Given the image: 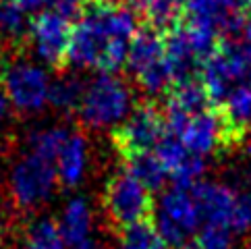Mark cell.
<instances>
[{
  "instance_id": "cell-22",
  "label": "cell",
  "mask_w": 251,
  "mask_h": 249,
  "mask_svg": "<svg viewBox=\"0 0 251 249\" xmlns=\"http://www.w3.org/2000/svg\"><path fill=\"white\" fill-rule=\"evenodd\" d=\"M25 249H67V245L56 222L50 218H40L27 226Z\"/></svg>"
},
{
  "instance_id": "cell-21",
  "label": "cell",
  "mask_w": 251,
  "mask_h": 249,
  "mask_svg": "<svg viewBox=\"0 0 251 249\" xmlns=\"http://www.w3.org/2000/svg\"><path fill=\"white\" fill-rule=\"evenodd\" d=\"M185 4L187 0H148L141 13L150 21V27L158 31H168L181 21Z\"/></svg>"
},
{
  "instance_id": "cell-11",
  "label": "cell",
  "mask_w": 251,
  "mask_h": 249,
  "mask_svg": "<svg viewBox=\"0 0 251 249\" xmlns=\"http://www.w3.org/2000/svg\"><path fill=\"white\" fill-rule=\"evenodd\" d=\"M52 81L40 65L19 60L4 67L2 71V90L17 110L38 112L50 104Z\"/></svg>"
},
{
  "instance_id": "cell-13",
  "label": "cell",
  "mask_w": 251,
  "mask_h": 249,
  "mask_svg": "<svg viewBox=\"0 0 251 249\" xmlns=\"http://www.w3.org/2000/svg\"><path fill=\"white\" fill-rule=\"evenodd\" d=\"M160 162L164 164L168 176L178 187H193L201 181V174L205 171V158L195 156L187 149L181 139L175 135H168L160 141V146L154 149Z\"/></svg>"
},
{
  "instance_id": "cell-23",
  "label": "cell",
  "mask_w": 251,
  "mask_h": 249,
  "mask_svg": "<svg viewBox=\"0 0 251 249\" xmlns=\"http://www.w3.org/2000/svg\"><path fill=\"white\" fill-rule=\"evenodd\" d=\"M29 31L25 11L15 0H0V42H17Z\"/></svg>"
},
{
  "instance_id": "cell-24",
  "label": "cell",
  "mask_w": 251,
  "mask_h": 249,
  "mask_svg": "<svg viewBox=\"0 0 251 249\" xmlns=\"http://www.w3.org/2000/svg\"><path fill=\"white\" fill-rule=\"evenodd\" d=\"M69 135L71 131L67 127H46L35 131L29 137L31 152L50 160V162H56V156L65 146V141L69 139Z\"/></svg>"
},
{
  "instance_id": "cell-29",
  "label": "cell",
  "mask_w": 251,
  "mask_h": 249,
  "mask_svg": "<svg viewBox=\"0 0 251 249\" xmlns=\"http://www.w3.org/2000/svg\"><path fill=\"white\" fill-rule=\"evenodd\" d=\"M8 98H6V94H4V90H2V85H0V119H4L6 117V112H8Z\"/></svg>"
},
{
  "instance_id": "cell-33",
  "label": "cell",
  "mask_w": 251,
  "mask_h": 249,
  "mask_svg": "<svg viewBox=\"0 0 251 249\" xmlns=\"http://www.w3.org/2000/svg\"><path fill=\"white\" fill-rule=\"evenodd\" d=\"M247 198H249V201H251V193H249V195H247Z\"/></svg>"
},
{
  "instance_id": "cell-3",
  "label": "cell",
  "mask_w": 251,
  "mask_h": 249,
  "mask_svg": "<svg viewBox=\"0 0 251 249\" xmlns=\"http://www.w3.org/2000/svg\"><path fill=\"white\" fill-rule=\"evenodd\" d=\"M127 69L135 83L148 96H160L170 92L175 85V71L168 60L164 31L146 27L137 31L129 46Z\"/></svg>"
},
{
  "instance_id": "cell-17",
  "label": "cell",
  "mask_w": 251,
  "mask_h": 249,
  "mask_svg": "<svg viewBox=\"0 0 251 249\" xmlns=\"http://www.w3.org/2000/svg\"><path fill=\"white\" fill-rule=\"evenodd\" d=\"M222 114L241 137L251 127V83H241L222 102Z\"/></svg>"
},
{
  "instance_id": "cell-1",
  "label": "cell",
  "mask_w": 251,
  "mask_h": 249,
  "mask_svg": "<svg viewBox=\"0 0 251 249\" xmlns=\"http://www.w3.org/2000/svg\"><path fill=\"white\" fill-rule=\"evenodd\" d=\"M137 35L131 8L89 2L73 25L67 62L75 69L114 73L127 65L129 46Z\"/></svg>"
},
{
  "instance_id": "cell-28",
  "label": "cell",
  "mask_w": 251,
  "mask_h": 249,
  "mask_svg": "<svg viewBox=\"0 0 251 249\" xmlns=\"http://www.w3.org/2000/svg\"><path fill=\"white\" fill-rule=\"evenodd\" d=\"M17 4H19L23 11H42V8L46 6H52L54 0H15Z\"/></svg>"
},
{
  "instance_id": "cell-16",
  "label": "cell",
  "mask_w": 251,
  "mask_h": 249,
  "mask_svg": "<svg viewBox=\"0 0 251 249\" xmlns=\"http://www.w3.org/2000/svg\"><path fill=\"white\" fill-rule=\"evenodd\" d=\"M56 174L58 183L65 187H77L85 179L89 164V144L81 133L71 131L69 139L56 156Z\"/></svg>"
},
{
  "instance_id": "cell-8",
  "label": "cell",
  "mask_w": 251,
  "mask_h": 249,
  "mask_svg": "<svg viewBox=\"0 0 251 249\" xmlns=\"http://www.w3.org/2000/svg\"><path fill=\"white\" fill-rule=\"evenodd\" d=\"M151 222L158 228L164 243L173 249H178L187 243L201 224L200 212H197L191 187H170L168 191L160 195L154 208Z\"/></svg>"
},
{
  "instance_id": "cell-32",
  "label": "cell",
  "mask_w": 251,
  "mask_h": 249,
  "mask_svg": "<svg viewBox=\"0 0 251 249\" xmlns=\"http://www.w3.org/2000/svg\"><path fill=\"white\" fill-rule=\"evenodd\" d=\"M178 249H201L197 243H187V245H183V247H178Z\"/></svg>"
},
{
  "instance_id": "cell-30",
  "label": "cell",
  "mask_w": 251,
  "mask_h": 249,
  "mask_svg": "<svg viewBox=\"0 0 251 249\" xmlns=\"http://www.w3.org/2000/svg\"><path fill=\"white\" fill-rule=\"evenodd\" d=\"M146 2H148V0H127V4L131 8H135V11H139V13H141V8L146 6Z\"/></svg>"
},
{
  "instance_id": "cell-10",
  "label": "cell",
  "mask_w": 251,
  "mask_h": 249,
  "mask_svg": "<svg viewBox=\"0 0 251 249\" xmlns=\"http://www.w3.org/2000/svg\"><path fill=\"white\" fill-rule=\"evenodd\" d=\"M166 137V117L156 106L143 104L133 110L121 127L114 129V146L123 160L135 154L154 152Z\"/></svg>"
},
{
  "instance_id": "cell-9",
  "label": "cell",
  "mask_w": 251,
  "mask_h": 249,
  "mask_svg": "<svg viewBox=\"0 0 251 249\" xmlns=\"http://www.w3.org/2000/svg\"><path fill=\"white\" fill-rule=\"evenodd\" d=\"M58 183L56 164L38 154H25L8 176L13 201L21 210H35L50 199Z\"/></svg>"
},
{
  "instance_id": "cell-26",
  "label": "cell",
  "mask_w": 251,
  "mask_h": 249,
  "mask_svg": "<svg viewBox=\"0 0 251 249\" xmlns=\"http://www.w3.org/2000/svg\"><path fill=\"white\" fill-rule=\"evenodd\" d=\"M85 6H87V0H54L50 8L60 13L62 17H67V19H73V17H77V15L81 17Z\"/></svg>"
},
{
  "instance_id": "cell-15",
  "label": "cell",
  "mask_w": 251,
  "mask_h": 249,
  "mask_svg": "<svg viewBox=\"0 0 251 249\" xmlns=\"http://www.w3.org/2000/svg\"><path fill=\"white\" fill-rule=\"evenodd\" d=\"M212 106V100L208 96V90L201 79H181L176 81L168 92L166 102V114L164 117H176V119H189L195 117Z\"/></svg>"
},
{
  "instance_id": "cell-12",
  "label": "cell",
  "mask_w": 251,
  "mask_h": 249,
  "mask_svg": "<svg viewBox=\"0 0 251 249\" xmlns=\"http://www.w3.org/2000/svg\"><path fill=\"white\" fill-rule=\"evenodd\" d=\"M29 42L44 65L62 67L69 56L71 35H73V25L71 19L62 17L52 8H44L38 15L29 19Z\"/></svg>"
},
{
  "instance_id": "cell-27",
  "label": "cell",
  "mask_w": 251,
  "mask_h": 249,
  "mask_svg": "<svg viewBox=\"0 0 251 249\" xmlns=\"http://www.w3.org/2000/svg\"><path fill=\"white\" fill-rule=\"evenodd\" d=\"M241 46H243L247 60H249V67H251V11L245 15V21H243V27H241Z\"/></svg>"
},
{
  "instance_id": "cell-14",
  "label": "cell",
  "mask_w": 251,
  "mask_h": 249,
  "mask_svg": "<svg viewBox=\"0 0 251 249\" xmlns=\"http://www.w3.org/2000/svg\"><path fill=\"white\" fill-rule=\"evenodd\" d=\"M58 228L67 249H96L92 237L94 212L85 198H73L67 201L58 220Z\"/></svg>"
},
{
  "instance_id": "cell-31",
  "label": "cell",
  "mask_w": 251,
  "mask_h": 249,
  "mask_svg": "<svg viewBox=\"0 0 251 249\" xmlns=\"http://www.w3.org/2000/svg\"><path fill=\"white\" fill-rule=\"evenodd\" d=\"M89 2H96V4H108V6H116L119 0H89Z\"/></svg>"
},
{
  "instance_id": "cell-4",
  "label": "cell",
  "mask_w": 251,
  "mask_h": 249,
  "mask_svg": "<svg viewBox=\"0 0 251 249\" xmlns=\"http://www.w3.org/2000/svg\"><path fill=\"white\" fill-rule=\"evenodd\" d=\"M218 38L220 31L216 27L189 19V17L185 21H178L168 31H164L168 60L173 65L176 81L195 77V71L203 67V62L220 46Z\"/></svg>"
},
{
  "instance_id": "cell-25",
  "label": "cell",
  "mask_w": 251,
  "mask_h": 249,
  "mask_svg": "<svg viewBox=\"0 0 251 249\" xmlns=\"http://www.w3.org/2000/svg\"><path fill=\"white\" fill-rule=\"evenodd\" d=\"M195 243L201 249H232V230L224 226L203 224Z\"/></svg>"
},
{
  "instance_id": "cell-5",
  "label": "cell",
  "mask_w": 251,
  "mask_h": 249,
  "mask_svg": "<svg viewBox=\"0 0 251 249\" xmlns=\"http://www.w3.org/2000/svg\"><path fill=\"white\" fill-rule=\"evenodd\" d=\"M102 208L110 224L116 230H123L131 224L151 220L156 203L151 199V191L125 168L106 181Z\"/></svg>"
},
{
  "instance_id": "cell-19",
  "label": "cell",
  "mask_w": 251,
  "mask_h": 249,
  "mask_svg": "<svg viewBox=\"0 0 251 249\" xmlns=\"http://www.w3.org/2000/svg\"><path fill=\"white\" fill-rule=\"evenodd\" d=\"M116 249H170L160 237L154 222H139L119 230V245Z\"/></svg>"
},
{
  "instance_id": "cell-34",
  "label": "cell",
  "mask_w": 251,
  "mask_h": 249,
  "mask_svg": "<svg viewBox=\"0 0 251 249\" xmlns=\"http://www.w3.org/2000/svg\"><path fill=\"white\" fill-rule=\"evenodd\" d=\"M249 249H251V247H249Z\"/></svg>"
},
{
  "instance_id": "cell-7",
  "label": "cell",
  "mask_w": 251,
  "mask_h": 249,
  "mask_svg": "<svg viewBox=\"0 0 251 249\" xmlns=\"http://www.w3.org/2000/svg\"><path fill=\"white\" fill-rule=\"evenodd\" d=\"M166 133L181 139V144L195 156H210L220 148L237 144L241 135L228 124L222 112L203 110L189 119H166Z\"/></svg>"
},
{
  "instance_id": "cell-6",
  "label": "cell",
  "mask_w": 251,
  "mask_h": 249,
  "mask_svg": "<svg viewBox=\"0 0 251 249\" xmlns=\"http://www.w3.org/2000/svg\"><path fill=\"white\" fill-rule=\"evenodd\" d=\"M201 224L224 226L232 233H247L251 228V201L224 183L200 181L191 187Z\"/></svg>"
},
{
  "instance_id": "cell-18",
  "label": "cell",
  "mask_w": 251,
  "mask_h": 249,
  "mask_svg": "<svg viewBox=\"0 0 251 249\" xmlns=\"http://www.w3.org/2000/svg\"><path fill=\"white\" fill-rule=\"evenodd\" d=\"M125 168L135 176V179L146 185L150 191H158L162 189L166 179H168V173L164 164L160 162V158L156 156V152H146V154H135L125 160Z\"/></svg>"
},
{
  "instance_id": "cell-2",
  "label": "cell",
  "mask_w": 251,
  "mask_h": 249,
  "mask_svg": "<svg viewBox=\"0 0 251 249\" xmlns=\"http://www.w3.org/2000/svg\"><path fill=\"white\" fill-rule=\"evenodd\" d=\"M133 110L131 87L114 73H100L85 83L77 114L87 129L102 131L121 127Z\"/></svg>"
},
{
  "instance_id": "cell-20",
  "label": "cell",
  "mask_w": 251,
  "mask_h": 249,
  "mask_svg": "<svg viewBox=\"0 0 251 249\" xmlns=\"http://www.w3.org/2000/svg\"><path fill=\"white\" fill-rule=\"evenodd\" d=\"M85 85L77 75H62L50 87V104L60 112H77Z\"/></svg>"
}]
</instances>
